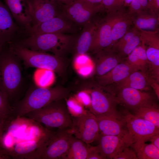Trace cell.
Segmentation results:
<instances>
[{
    "label": "cell",
    "mask_w": 159,
    "mask_h": 159,
    "mask_svg": "<svg viewBox=\"0 0 159 159\" xmlns=\"http://www.w3.org/2000/svg\"><path fill=\"white\" fill-rule=\"evenodd\" d=\"M74 40L73 36L65 34L46 33L28 35L15 41L31 50L50 52L62 57L72 46Z\"/></svg>",
    "instance_id": "6da1fadb"
},
{
    "label": "cell",
    "mask_w": 159,
    "mask_h": 159,
    "mask_svg": "<svg viewBox=\"0 0 159 159\" xmlns=\"http://www.w3.org/2000/svg\"><path fill=\"white\" fill-rule=\"evenodd\" d=\"M70 92L68 89L61 87L34 88L29 91L16 104L13 109L14 113L18 117H22L52 102L66 99L69 97Z\"/></svg>",
    "instance_id": "7a4b0ae2"
},
{
    "label": "cell",
    "mask_w": 159,
    "mask_h": 159,
    "mask_svg": "<svg viewBox=\"0 0 159 159\" xmlns=\"http://www.w3.org/2000/svg\"><path fill=\"white\" fill-rule=\"evenodd\" d=\"M20 59L5 44L0 53V86L9 101L18 93L22 82Z\"/></svg>",
    "instance_id": "3957f363"
},
{
    "label": "cell",
    "mask_w": 159,
    "mask_h": 159,
    "mask_svg": "<svg viewBox=\"0 0 159 159\" xmlns=\"http://www.w3.org/2000/svg\"><path fill=\"white\" fill-rule=\"evenodd\" d=\"M7 45L9 50L23 61L26 67H34L55 72H64L65 65L62 57L46 52L33 51L24 47L14 40Z\"/></svg>",
    "instance_id": "277c9868"
},
{
    "label": "cell",
    "mask_w": 159,
    "mask_h": 159,
    "mask_svg": "<svg viewBox=\"0 0 159 159\" xmlns=\"http://www.w3.org/2000/svg\"><path fill=\"white\" fill-rule=\"evenodd\" d=\"M65 99L52 102L40 109L28 113L25 116L48 127L58 129L71 128L72 118Z\"/></svg>",
    "instance_id": "5b68a950"
},
{
    "label": "cell",
    "mask_w": 159,
    "mask_h": 159,
    "mask_svg": "<svg viewBox=\"0 0 159 159\" xmlns=\"http://www.w3.org/2000/svg\"><path fill=\"white\" fill-rule=\"evenodd\" d=\"M73 136L71 128L59 129L50 132L45 141L25 159H59L67 151Z\"/></svg>",
    "instance_id": "8992f818"
},
{
    "label": "cell",
    "mask_w": 159,
    "mask_h": 159,
    "mask_svg": "<svg viewBox=\"0 0 159 159\" xmlns=\"http://www.w3.org/2000/svg\"><path fill=\"white\" fill-rule=\"evenodd\" d=\"M117 104L134 111L157 105L149 93L129 87H108Z\"/></svg>",
    "instance_id": "52a82bcc"
},
{
    "label": "cell",
    "mask_w": 159,
    "mask_h": 159,
    "mask_svg": "<svg viewBox=\"0 0 159 159\" xmlns=\"http://www.w3.org/2000/svg\"><path fill=\"white\" fill-rule=\"evenodd\" d=\"M134 149L148 141L150 138L159 133V129L150 122L138 117L127 110L122 114Z\"/></svg>",
    "instance_id": "ba28073f"
},
{
    "label": "cell",
    "mask_w": 159,
    "mask_h": 159,
    "mask_svg": "<svg viewBox=\"0 0 159 159\" xmlns=\"http://www.w3.org/2000/svg\"><path fill=\"white\" fill-rule=\"evenodd\" d=\"M72 118L71 129L74 136L87 144L98 139L100 133L97 119L90 110Z\"/></svg>",
    "instance_id": "9c48e42d"
},
{
    "label": "cell",
    "mask_w": 159,
    "mask_h": 159,
    "mask_svg": "<svg viewBox=\"0 0 159 159\" xmlns=\"http://www.w3.org/2000/svg\"><path fill=\"white\" fill-rule=\"evenodd\" d=\"M27 1L32 18L31 27L48 21L63 12L62 5L56 0Z\"/></svg>",
    "instance_id": "30bf717a"
},
{
    "label": "cell",
    "mask_w": 159,
    "mask_h": 159,
    "mask_svg": "<svg viewBox=\"0 0 159 159\" xmlns=\"http://www.w3.org/2000/svg\"><path fill=\"white\" fill-rule=\"evenodd\" d=\"M102 9L101 4L95 5L81 0H74L69 4L62 5L63 13L75 24L84 26L94 15Z\"/></svg>",
    "instance_id": "8fae6325"
},
{
    "label": "cell",
    "mask_w": 159,
    "mask_h": 159,
    "mask_svg": "<svg viewBox=\"0 0 159 159\" xmlns=\"http://www.w3.org/2000/svg\"><path fill=\"white\" fill-rule=\"evenodd\" d=\"M90 89L88 91L90 94V102L88 107L91 112L97 115L117 111L116 109L117 104L113 95L106 88L98 85Z\"/></svg>",
    "instance_id": "7c38bea8"
},
{
    "label": "cell",
    "mask_w": 159,
    "mask_h": 159,
    "mask_svg": "<svg viewBox=\"0 0 159 159\" xmlns=\"http://www.w3.org/2000/svg\"><path fill=\"white\" fill-rule=\"evenodd\" d=\"M95 116L100 135L120 136L127 138L131 141L126 122L122 114L117 111Z\"/></svg>",
    "instance_id": "4fadbf2b"
},
{
    "label": "cell",
    "mask_w": 159,
    "mask_h": 159,
    "mask_svg": "<svg viewBox=\"0 0 159 159\" xmlns=\"http://www.w3.org/2000/svg\"><path fill=\"white\" fill-rule=\"evenodd\" d=\"M75 24L62 12L51 19L26 29V36L46 33H63L75 31Z\"/></svg>",
    "instance_id": "5bb4252c"
},
{
    "label": "cell",
    "mask_w": 159,
    "mask_h": 159,
    "mask_svg": "<svg viewBox=\"0 0 159 159\" xmlns=\"http://www.w3.org/2000/svg\"><path fill=\"white\" fill-rule=\"evenodd\" d=\"M25 30L16 23L7 6L0 0V42L6 44L25 36Z\"/></svg>",
    "instance_id": "9a60e30c"
},
{
    "label": "cell",
    "mask_w": 159,
    "mask_h": 159,
    "mask_svg": "<svg viewBox=\"0 0 159 159\" xmlns=\"http://www.w3.org/2000/svg\"><path fill=\"white\" fill-rule=\"evenodd\" d=\"M120 11L111 13L104 20L99 22L90 51L96 53L112 48V28Z\"/></svg>",
    "instance_id": "2e32d148"
},
{
    "label": "cell",
    "mask_w": 159,
    "mask_h": 159,
    "mask_svg": "<svg viewBox=\"0 0 159 159\" xmlns=\"http://www.w3.org/2000/svg\"><path fill=\"white\" fill-rule=\"evenodd\" d=\"M97 145L105 159H114L125 147L131 146L130 140L120 136L100 135Z\"/></svg>",
    "instance_id": "e0dca14e"
},
{
    "label": "cell",
    "mask_w": 159,
    "mask_h": 159,
    "mask_svg": "<svg viewBox=\"0 0 159 159\" xmlns=\"http://www.w3.org/2000/svg\"><path fill=\"white\" fill-rule=\"evenodd\" d=\"M95 58V73L97 77L107 73L125 59L112 48L96 53Z\"/></svg>",
    "instance_id": "ac0fdd59"
},
{
    "label": "cell",
    "mask_w": 159,
    "mask_h": 159,
    "mask_svg": "<svg viewBox=\"0 0 159 159\" xmlns=\"http://www.w3.org/2000/svg\"><path fill=\"white\" fill-rule=\"evenodd\" d=\"M16 23L25 29L31 27L32 18L27 0H4Z\"/></svg>",
    "instance_id": "d6986e66"
},
{
    "label": "cell",
    "mask_w": 159,
    "mask_h": 159,
    "mask_svg": "<svg viewBox=\"0 0 159 159\" xmlns=\"http://www.w3.org/2000/svg\"><path fill=\"white\" fill-rule=\"evenodd\" d=\"M134 71L125 60L107 73L97 77L98 85L106 87L116 85L124 80Z\"/></svg>",
    "instance_id": "ffe728a7"
},
{
    "label": "cell",
    "mask_w": 159,
    "mask_h": 159,
    "mask_svg": "<svg viewBox=\"0 0 159 159\" xmlns=\"http://www.w3.org/2000/svg\"><path fill=\"white\" fill-rule=\"evenodd\" d=\"M99 23L90 20L84 26L76 43L77 55H84L90 52Z\"/></svg>",
    "instance_id": "44dd1931"
},
{
    "label": "cell",
    "mask_w": 159,
    "mask_h": 159,
    "mask_svg": "<svg viewBox=\"0 0 159 159\" xmlns=\"http://www.w3.org/2000/svg\"><path fill=\"white\" fill-rule=\"evenodd\" d=\"M143 10L132 16L133 22L138 29L158 31L159 15L150 11Z\"/></svg>",
    "instance_id": "7402d4cb"
},
{
    "label": "cell",
    "mask_w": 159,
    "mask_h": 159,
    "mask_svg": "<svg viewBox=\"0 0 159 159\" xmlns=\"http://www.w3.org/2000/svg\"><path fill=\"white\" fill-rule=\"evenodd\" d=\"M148 74L140 70L134 71L124 80L114 85L119 87H129L143 91L150 90Z\"/></svg>",
    "instance_id": "603a6c76"
},
{
    "label": "cell",
    "mask_w": 159,
    "mask_h": 159,
    "mask_svg": "<svg viewBox=\"0 0 159 159\" xmlns=\"http://www.w3.org/2000/svg\"><path fill=\"white\" fill-rule=\"evenodd\" d=\"M122 10L120 12L112 27L113 46L126 33L133 23L132 15L123 13Z\"/></svg>",
    "instance_id": "cb8c5ba5"
},
{
    "label": "cell",
    "mask_w": 159,
    "mask_h": 159,
    "mask_svg": "<svg viewBox=\"0 0 159 159\" xmlns=\"http://www.w3.org/2000/svg\"><path fill=\"white\" fill-rule=\"evenodd\" d=\"M89 144L73 135L67 151L61 159H87L89 151Z\"/></svg>",
    "instance_id": "d4e9b609"
},
{
    "label": "cell",
    "mask_w": 159,
    "mask_h": 159,
    "mask_svg": "<svg viewBox=\"0 0 159 159\" xmlns=\"http://www.w3.org/2000/svg\"><path fill=\"white\" fill-rule=\"evenodd\" d=\"M135 116L146 120L159 129V109L158 105L140 107L134 111Z\"/></svg>",
    "instance_id": "484cf974"
},
{
    "label": "cell",
    "mask_w": 159,
    "mask_h": 159,
    "mask_svg": "<svg viewBox=\"0 0 159 159\" xmlns=\"http://www.w3.org/2000/svg\"><path fill=\"white\" fill-rule=\"evenodd\" d=\"M134 150L138 159H159V149L151 143H144Z\"/></svg>",
    "instance_id": "4316f807"
},
{
    "label": "cell",
    "mask_w": 159,
    "mask_h": 159,
    "mask_svg": "<svg viewBox=\"0 0 159 159\" xmlns=\"http://www.w3.org/2000/svg\"><path fill=\"white\" fill-rule=\"evenodd\" d=\"M140 43L141 39L139 32V34L135 36L130 40L123 45L115 52L125 59L128 55L138 46Z\"/></svg>",
    "instance_id": "83f0119b"
},
{
    "label": "cell",
    "mask_w": 159,
    "mask_h": 159,
    "mask_svg": "<svg viewBox=\"0 0 159 159\" xmlns=\"http://www.w3.org/2000/svg\"><path fill=\"white\" fill-rule=\"evenodd\" d=\"M14 113L7 96L0 86V115L10 118Z\"/></svg>",
    "instance_id": "f1b7e54d"
},
{
    "label": "cell",
    "mask_w": 159,
    "mask_h": 159,
    "mask_svg": "<svg viewBox=\"0 0 159 159\" xmlns=\"http://www.w3.org/2000/svg\"><path fill=\"white\" fill-rule=\"evenodd\" d=\"M124 4V0H102L101 5L102 9L114 13L122 10Z\"/></svg>",
    "instance_id": "f546056e"
},
{
    "label": "cell",
    "mask_w": 159,
    "mask_h": 159,
    "mask_svg": "<svg viewBox=\"0 0 159 159\" xmlns=\"http://www.w3.org/2000/svg\"><path fill=\"white\" fill-rule=\"evenodd\" d=\"M139 32L135 27L131 29H129L126 33L113 45L112 48L115 51H117Z\"/></svg>",
    "instance_id": "4dcf8cb0"
},
{
    "label": "cell",
    "mask_w": 159,
    "mask_h": 159,
    "mask_svg": "<svg viewBox=\"0 0 159 159\" xmlns=\"http://www.w3.org/2000/svg\"><path fill=\"white\" fill-rule=\"evenodd\" d=\"M125 60L134 71H141L138 46L128 55Z\"/></svg>",
    "instance_id": "1f68e13d"
},
{
    "label": "cell",
    "mask_w": 159,
    "mask_h": 159,
    "mask_svg": "<svg viewBox=\"0 0 159 159\" xmlns=\"http://www.w3.org/2000/svg\"><path fill=\"white\" fill-rule=\"evenodd\" d=\"M130 146L125 147L113 159H138L135 152L130 148Z\"/></svg>",
    "instance_id": "d6a6232c"
},
{
    "label": "cell",
    "mask_w": 159,
    "mask_h": 159,
    "mask_svg": "<svg viewBox=\"0 0 159 159\" xmlns=\"http://www.w3.org/2000/svg\"><path fill=\"white\" fill-rule=\"evenodd\" d=\"M87 159H105L98 146L89 145V151Z\"/></svg>",
    "instance_id": "836d02e7"
},
{
    "label": "cell",
    "mask_w": 159,
    "mask_h": 159,
    "mask_svg": "<svg viewBox=\"0 0 159 159\" xmlns=\"http://www.w3.org/2000/svg\"><path fill=\"white\" fill-rule=\"evenodd\" d=\"M128 13L133 15L143 10L139 0H132L129 5Z\"/></svg>",
    "instance_id": "e575fe53"
},
{
    "label": "cell",
    "mask_w": 159,
    "mask_h": 159,
    "mask_svg": "<svg viewBox=\"0 0 159 159\" xmlns=\"http://www.w3.org/2000/svg\"><path fill=\"white\" fill-rule=\"evenodd\" d=\"M148 80L149 85L152 88L157 95L159 99V82L149 75H148Z\"/></svg>",
    "instance_id": "d590c367"
},
{
    "label": "cell",
    "mask_w": 159,
    "mask_h": 159,
    "mask_svg": "<svg viewBox=\"0 0 159 159\" xmlns=\"http://www.w3.org/2000/svg\"><path fill=\"white\" fill-rule=\"evenodd\" d=\"M149 10L158 15L159 0H148Z\"/></svg>",
    "instance_id": "8d00e7d4"
},
{
    "label": "cell",
    "mask_w": 159,
    "mask_h": 159,
    "mask_svg": "<svg viewBox=\"0 0 159 159\" xmlns=\"http://www.w3.org/2000/svg\"><path fill=\"white\" fill-rule=\"evenodd\" d=\"M11 157L9 152L0 144V159H9Z\"/></svg>",
    "instance_id": "74e56055"
},
{
    "label": "cell",
    "mask_w": 159,
    "mask_h": 159,
    "mask_svg": "<svg viewBox=\"0 0 159 159\" xmlns=\"http://www.w3.org/2000/svg\"><path fill=\"white\" fill-rule=\"evenodd\" d=\"M151 143L159 149V133L155 134L151 137L148 140Z\"/></svg>",
    "instance_id": "f35d334b"
},
{
    "label": "cell",
    "mask_w": 159,
    "mask_h": 159,
    "mask_svg": "<svg viewBox=\"0 0 159 159\" xmlns=\"http://www.w3.org/2000/svg\"><path fill=\"white\" fill-rule=\"evenodd\" d=\"M9 120H4L0 122V144H1V141L4 132L5 130Z\"/></svg>",
    "instance_id": "ab89813d"
},
{
    "label": "cell",
    "mask_w": 159,
    "mask_h": 159,
    "mask_svg": "<svg viewBox=\"0 0 159 159\" xmlns=\"http://www.w3.org/2000/svg\"><path fill=\"white\" fill-rule=\"evenodd\" d=\"M139 1L143 10H149L148 0H139Z\"/></svg>",
    "instance_id": "60d3db41"
},
{
    "label": "cell",
    "mask_w": 159,
    "mask_h": 159,
    "mask_svg": "<svg viewBox=\"0 0 159 159\" xmlns=\"http://www.w3.org/2000/svg\"><path fill=\"white\" fill-rule=\"evenodd\" d=\"M83 1L95 5H99L101 4L102 0H81Z\"/></svg>",
    "instance_id": "b9f144b4"
},
{
    "label": "cell",
    "mask_w": 159,
    "mask_h": 159,
    "mask_svg": "<svg viewBox=\"0 0 159 159\" xmlns=\"http://www.w3.org/2000/svg\"><path fill=\"white\" fill-rule=\"evenodd\" d=\"M62 5H67L74 0H56Z\"/></svg>",
    "instance_id": "7bdbcfd3"
},
{
    "label": "cell",
    "mask_w": 159,
    "mask_h": 159,
    "mask_svg": "<svg viewBox=\"0 0 159 159\" xmlns=\"http://www.w3.org/2000/svg\"><path fill=\"white\" fill-rule=\"evenodd\" d=\"M132 0H124V6H129Z\"/></svg>",
    "instance_id": "ee69618b"
},
{
    "label": "cell",
    "mask_w": 159,
    "mask_h": 159,
    "mask_svg": "<svg viewBox=\"0 0 159 159\" xmlns=\"http://www.w3.org/2000/svg\"><path fill=\"white\" fill-rule=\"evenodd\" d=\"M10 118H7L0 115V122L4 120H9Z\"/></svg>",
    "instance_id": "f6af8a7d"
},
{
    "label": "cell",
    "mask_w": 159,
    "mask_h": 159,
    "mask_svg": "<svg viewBox=\"0 0 159 159\" xmlns=\"http://www.w3.org/2000/svg\"><path fill=\"white\" fill-rule=\"evenodd\" d=\"M5 44L0 42V53Z\"/></svg>",
    "instance_id": "bcb514c9"
}]
</instances>
